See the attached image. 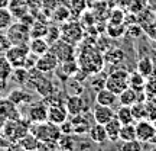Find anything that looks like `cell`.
<instances>
[{"instance_id":"obj_1","label":"cell","mask_w":156,"mask_h":151,"mask_svg":"<svg viewBox=\"0 0 156 151\" xmlns=\"http://www.w3.org/2000/svg\"><path fill=\"white\" fill-rule=\"evenodd\" d=\"M29 132L34 134L41 141V147H45V148H58V140L62 135L59 125H55L49 121L35 123V126L29 129Z\"/></svg>"},{"instance_id":"obj_2","label":"cell","mask_w":156,"mask_h":151,"mask_svg":"<svg viewBox=\"0 0 156 151\" xmlns=\"http://www.w3.org/2000/svg\"><path fill=\"white\" fill-rule=\"evenodd\" d=\"M104 55L94 47H85L81 50L78 57L80 68L87 74H97L100 73L104 67Z\"/></svg>"},{"instance_id":"obj_3","label":"cell","mask_w":156,"mask_h":151,"mask_svg":"<svg viewBox=\"0 0 156 151\" xmlns=\"http://www.w3.org/2000/svg\"><path fill=\"white\" fill-rule=\"evenodd\" d=\"M2 132L6 140L9 141H19L22 137L29 134V123L23 119H9L3 123Z\"/></svg>"},{"instance_id":"obj_4","label":"cell","mask_w":156,"mask_h":151,"mask_svg":"<svg viewBox=\"0 0 156 151\" xmlns=\"http://www.w3.org/2000/svg\"><path fill=\"white\" fill-rule=\"evenodd\" d=\"M129 71L124 68L113 70L112 73L106 77V89L112 90L117 96L122 93L124 89L129 87Z\"/></svg>"},{"instance_id":"obj_5","label":"cell","mask_w":156,"mask_h":151,"mask_svg":"<svg viewBox=\"0 0 156 151\" xmlns=\"http://www.w3.org/2000/svg\"><path fill=\"white\" fill-rule=\"evenodd\" d=\"M84 38V26L78 21H67L61 26V39L73 45H78Z\"/></svg>"},{"instance_id":"obj_6","label":"cell","mask_w":156,"mask_h":151,"mask_svg":"<svg viewBox=\"0 0 156 151\" xmlns=\"http://www.w3.org/2000/svg\"><path fill=\"white\" fill-rule=\"evenodd\" d=\"M29 52V45L28 44H12V47L5 52V57L9 60L13 68L25 67V62L28 58Z\"/></svg>"},{"instance_id":"obj_7","label":"cell","mask_w":156,"mask_h":151,"mask_svg":"<svg viewBox=\"0 0 156 151\" xmlns=\"http://www.w3.org/2000/svg\"><path fill=\"white\" fill-rule=\"evenodd\" d=\"M7 36L12 41V44H29L30 41V26L23 23L22 21L13 22L7 28Z\"/></svg>"},{"instance_id":"obj_8","label":"cell","mask_w":156,"mask_h":151,"mask_svg":"<svg viewBox=\"0 0 156 151\" xmlns=\"http://www.w3.org/2000/svg\"><path fill=\"white\" fill-rule=\"evenodd\" d=\"M74 47L75 45L69 44L67 41H64V39H56L54 44H51V48L49 50L58 57V60L59 62L62 61H67V60H71V58H75L74 54H75V50H74Z\"/></svg>"},{"instance_id":"obj_9","label":"cell","mask_w":156,"mask_h":151,"mask_svg":"<svg viewBox=\"0 0 156 151\" xmlns=\"http://www.w3.org/2000/svg\"><path fill=\"white\" fill-rule=\"evenodd\" d=\"M28 119L30 123H41L48 121V105L45 102H32L28 111Z\"/></svg>"},{"instance_id":"obj_10","label":"cell","mask_w":156,"mask_h":151,"mask_svg":"<svg viewBox=\"0 0 156 151\" xmlns=\"http://www.w3.org/2000/svg\"><path fill=\"white\" fill-rule=\"evenodd\" d=\"M61 62L58 60V57L52 52V51H48V52H45L44 55H41L38 58V62H36V68H38L41 73H51V71H54L56 70V67L59 66Z\"/></svg>"},{"instance_id":"obj_11","label":"cell","mask_w":156,"mask_h":151,"mask_svg":"<svg viewBox=\"0 0 156 151\" xmlns=\"http://www.w3.org/2000/svg\"><path fill=\"white\" fill-rule=\"evenodd\" d=\"M136 125V138L140 142H149L153 138V135L156 134V126L149 121L145 119H139Z\"/></svg>"},{"instance_id":"obj_12","label":"cell","mask_w":156,"mask_h":151,"mask_svg":"<svg viewBox=\"0 0 156 151\" xmlns=\"http://www.w3.org/2000/svg\"><path fill=\"white\" fill-rule=\"evenodd\" d=\"M69 116L67 108L64 103H56V105H49L48 106V121L55 125H61L65 122Z\"/></svg>"},{"instance_id":"obj_13","label":"cell","mask_w":156,"mask_h":151,"mask_svg":"<svg viewBox=\"0 0 156 151\" xmlns=\"http://www.w3.org/2000/svg\"><path fill=\"white\" fill-rule=\"evenodd\" d=\"M65 108H67L69 116H75V115H81L87 111L85 102L80 95H69L65 99Z\"/></svg>"},{"instance_id":"obj_14","label":"cell","mask_w":156,"mask_h":151,"mask_svg":"<svg viewBox=\"0 0 156 151\" xmlns=\"http://www.w3.org/2000/svg\"><path fill=\"white\" fill-rule=\"evenodd\" d=\"M20 118V112L17 111V106L10 102L7 97L0 99V121L6 122L9 119H19Z\"/></svg>"},{"instance_id":"obj_15","label":"cell","mask_w":156,"mask_h":151,"mask_svg":"<svg viewBox=\"0 0 156 151\" xmlns=\"http://www.w3.org/2000/svg\"><path fill=\"white\" fill-rule=\"evenodd\" d=\"M116 116V112L113 111L112 106H104V105H95L93 109V118L97 123H103L106 125L108 121H112Z\"/></svg>"},{"instance_id":"obj_16","label":"cell","mask_w":156,"mask_h":151,"mask_svg":"<svg viewBox=\"0 0 156 151\" xmlns=\"http://www.w3.org/2000/svg\"><path fill=\"white\" fill-rule=\"evenodd\" d=\"M29 50L30 52H34L36 55H44L45 52H48L51 48V44L48 42V39L45 36H36V38H30L29 41Z\"/></svg>"},{"instance_id":"obj_17","label":"cell","mask_w":156,"mask_h":151,"mask_svg":"<svg viewBox=\"0 0 156 151\" xmlns=\"http://www.w3.org/2000/svg\"><path fill=\"white\" fill-rule=\"evenodd\" d=\"M7 99L10 102H13L16 106H20V105H30L34 102V97L30 93H28L26 90L23 89H15L10 92V95L7 96Z\"/></svg>"},{"instance_id":"obj_18","label":"cell","mask_w":156,"mask_h":151,"mask_svg":"<svg viewBox=\"0 0 156 151\" xmlns=\"http://www.w3.org/2000/svg\"><path fill=\"white\" fill-rule=\"evenodd\" d=\"M95 102L98 103V105H104V106H114L117 105V102H119V96L116 93H113L112 90L108 89H101L97 92V95H95Z\"/></svg>"},{"instance_id":"obj_19","label":"cell","mask_w":156,"mask_h":151,"mask_svg":"<svg viewBox=\"0 0 156 151\" xmlns=\"http://www.w3.org/2000/svg\"><path fill=\"white\" fill-rule=\"evenodd\" d=\"M71 122H73L74 134H77V135L88 134L90 128H91L88 119H87V116H85L84 113H81V115H75V116H71Z\"/></svg>"},{"instance_id":"obj_20","label":"cell","mask_w":156,"mask_h":151,"mask_svg":"<svg viewBox=\"0 0 156 151\" xmlns=\"http://www.w3.org/2000/svg\"><path fill=\"white\" fill-rule=\"evenodd\" d=\"M7 7H9L13 19H16V21L22 19L25 15L29 13V6L26 5L25 0H10V3H9Z\"/></svg>"},{"instance_id":"obj_21","label":"cell","mask_w":156,"mask_h":151,"mask_svg":"<svg viewBox=\"0 0 156 151\" xmlns=\"http://www.w3.org/2000/svg\"><path fill=\"white\" fill-rule=\"evenodd\" d=\"M88 135H90V140L93 141V142H95V144H103V142L108 141L106 126L103 123L95 122L94 125H91V128L88 131Z\"/></svg>"},{"instance_id":"obj_22","label":"cell","mask_w":156,"mask_h":151,"mask_svg":"<svg viewBox=\"0 0 156 151\" xmlns=\"http://www.w3.org/2000/svg\"><path fill=\"white\" fill-rule=\"evenodd\" d=\"M104 126H106L107 138H108V141L116 142V141L120 140V129H122V122H120V121H119L116 116L113 118L112 121H108V122H107Z\"/></svg>"},{"instance_id":"obj_23","label":"cell","mask_w":156,"mask_h":151,"mask_svg":"<svg viewBox=\"0 0 156 151\" xmlns=\"http://www.w3.org/2000/svg\"><path fill=\"white\" fill-rule=\"evenodd\" d=\"M136 102H139V92H136L129 86L127 89H124L119 95V103L124 106H133Z\"/></svg>"},{"instance_id":"obj_24","label":"cell","mask_w":156,"mask_h":151,"mask_svg":"<svg viewBox=\"0 0 156 151\" xmlns=\"http://www.w3.org/2000/svg\"><path fill=\"white\" fill-rule=\"evenodd\" d=\"M140 74H143L146 78L152 77L153 74H155L156 68H155V62L152 58L149 57H143V58H140L139 61H137V68H136Z\"/></svg>"},{"instance_id":"obj_25","label":"cell","mask_w":156,"mask_h":151,"mask_svg":"<svg viewBox=\"0 0 156 151\" xmlns=\"http://www.w3.org/2000/svg\"><path fill=\"white\" fill-rule=\"evenodd\" d=\"M146 81H147V78H146L143 74H140L137 70L129 74V86H130L132 89H134L136 92H139V93L145 92Z\"/></svg>"},{"instance_id":"obj_26","label":"cell","mask_w":156,"mask_h":151,"mask_svg":"<svg viewBox=\"0 0 156 151\" xmlns=\"http://www.w3.org/2000/svg\"><path fill=\"white\" fill-rule=\"evenodd\" d=\"M17 142H19V147L23 150H38V148H41V141L30 132L22 137Z\"/></svg>"},{"instance_id":"obj_27","label":"cell","mask_w":156,"mask_h":151,"mask_svg":"<svg viewBox=\"0 0 156 151\" xmlns=\"http://www.w3.org/2000/svg\"><path fill=\"white\" fill-rule=\"evenodd\" d=\"M116 118L122 122V125H126V123H134V116H133V112H132V106H122L119 108L116 111Z\"/></svg>"},{"instance_id":"obj_28","label":"cell","mask_w":156,"mask_h":151,"mask_svg":"<svg viewBox=\"0 0 156 151\" xmlns=\"http://www.w3.org/2000/svg\"><path fill=\"white\" fill-rule=\"evenodd\" d=\"M124 58H126V54H124L123 50H120V48H110V50L104 54V61H106L107 64H113V66L122 62Z\"/></svg>"},{"instance_id":"obj_29","label":"cell","mask_w":156,"mask_h":151,"mask_svg":"<svg viewBox=\"0 0 156 151\" xmlns=\"http://www.w3.org/2000/svg\"><path fill=\"white\" fill-rule=\"evenodd\" d=\"M52 17H54V21H56V23H64L69 21L73 15H71V10H69V7L68 6H64V5H59L56 7L55 10L52 12Z\"/></svg>"},{"instance_id":"obj_30","label":"cell","mask_w":156,"mask_h":151,"mask_svg":"<svg viewBox=\"0 0 156 151\" xmlns=\"http://www.w3.org/2000/svg\"><path fill=\"white\" fill-rule=\"evenodd\" d=\"M106 32L110 38H120L127 32V25L126 23H107Z\"/></svg>"},{"instance_id":"obj_31","label":"cell","mask_w":156,"mask_h":151,"mask_svg":"<svg viewBox=\"0 0 156 151\" xmlns=\"http://www.w3.org/2000/svg\"><path fill=\"white\" fill-rule=\"evenodd\" d=\"M136 16H137V23L145 28L146 25H149V23L153 22L156 19V13H155V10L149 9V6H146L143 10H140L139 13H136Z\"/></svg>"},{"instance_id":"obj_32","label":"cell","mask_w":156,"mask_h":151,"mask_svg":"<svg viewBox=\"0 0 156 151\" xmlns=\"http://www.w3.org/2000/svg\"><path fill=\"white\" fill-rule=\"evenodd\" d=\"M68 7L71 10V15L73 17H77V16H81L84 12L87 10V0H69L68 2Z\"/></svg>"},{"instance_id":"obj_33","label":"cell","mask_w":156,"mask_h":151,"mask_svg":"<svg viewBox=\"0 0 156 151\" xmlns=\"http://www.w3.org/2000/svg\"><path fill=\"white\" fill-rule=\"evenodd\" d=\"M61 70L64 71L65 76H68V77L77 76V73L80 71V64H78V60L71 58V60H67V61H62L61 62Z\"/></svg>"},{"instance_id":"obj_34","label":"cell","mask_w":156,"mask_h":151,"mask_svg":"<svg viewBox=\"0 0 156 151\" xmlns=\"http://www.w3.org/2000/svg\"><path fill=\"white\" fill-rule=\"evenodd\" d=\"M136 138V125L134 123H126L122 125L120 129V141H132Z\"/></svg>"},{"instance_id":"obj_35","label":"cell","mask_w":156,"mask_h":151,"mask_svg":"<svg viewBox=\"0 0 156 151\" xmlns=\"http://www.w3.org/2000/svg\"><path fill=\"white\" fill-rule=\"evenodd\" d=\"M13 23V16H12L9 7H0V32L7 31V28Z\"/></svg>"},{"instance_id":"obj_36","label":"cell","mask_w":156,"mask_h":151,"mask_svg":"<svg viewBox=\"0 0 156 151\" xmlns=\"http://www.w3.org/2000/svg\"><path fill=\"white\" fill-rule=\"evenodd\" d=\"M107 21L110 23H126V10L113 6Z\"/></svg>"},{"instance_id":"obj_37","label":"cell","mask_w":156,"mask_h":151,"mask_svg":"<svg viewBox=\"0 0 156 151\" xmlns=\"http://www.w3.org/2000/svg\"><path fill=\"white\" fill-rule=\"evenodd\" d=\"M13 74V67L5 55H0V78L9 80Z\"/></svg>"},{"instance_id":"obj_38","label":"cell","mask_w":156,"mask_h":151,"mask_svg":"<svg viewBox=\"0 0 156 151\" xmlns=\"http://www.w3.org/2000/svg\"><path fill=\"white\" fill-rule=\"evenodd\" d=\"M12 77L15 78L17 83L26 84L29 81V78H30V70H28V68H25V67L13 68V74H12Z\"/></svg>"},{"instance_id":"obj_39","label":"cell","mask_w":156,"mask_h":151,"mask_svg":"<svg viewBox=\"0 0 156 151\" xmlns=\"http://www.w3.org/2000/svg\"><path fill=\"white\" fill-rule=\"evenodd\" d=\"M48 28H49V26L44 22H34L32 28H30V36H32V38H36V36H46Z\"/></svg>"},{"instance_id":"obj_40","label":"cell","mask_w":156,"mask_h":151,"mask_svg":"<svg viewBox=\"0 0 156 151\" xmlns=\"http://www.w3.org/2000/svg\"><path fill=\"white\" fill-rule=\"evenodd\" d=\"M58 148H61V150H74L75 148V142H74L71 134L61 135V138L58 140Z\"/></svg>"},{"instance_id":"obj_41","label":"cell","mask_w":156,"mask_h":151,"mask_svg":"<svg viewBox=\"0 0 156 151\" xmlns=\"http://www.w3.org/2000/svg\"><path fill=\"white\" fill-rule=\"evenodd\" d=\"M132 112H133V116L136 121H139L142 118L147 116V111H146V108L143 103H140V102H136L133 106H132Z\"/></svg>"},{"instance_id":"obj_42","label":"cell","mask_w":156,"mask_h":151,"mask_svg":"<svg viewBox=\"0 0 156 151\" xmlns=\"http://www.w3.org/2000/svg\"><path fill=\"white\" fill-rule=\"evenodd\" d=\"M120 150H123V151H140L142 150V142H140L139 140L123 141Z\"/></svg>"},{"instance_id":"obj_43","label":"cell","mask_w":156,"mask_h":151,"mask_svg":"<svg viewBox=\"0 0 156 151\" xmlns=\"http://www.w3.org/2000/svg\"><path fill=\"white\" fill-rule=\"evenodd\" d=\"M145 92L147 93L149 96L152 97H156V76L153 77H149L147 81H146V87H145Z\"/></svg>"},{"instance_id":"obj_44","label":"cell","mask_w":156,"mask_h":151,"mask_svg":"<svg viewBox=\"0 0 156 151\" xmlns=\"http://www.w3.org/2000/svg\"><path fill=\"white\" fill-rule=\"evenodd\" d=\"M142 32H145V31H143V26L139 23H130L127 26V34L132 35L133 38H139Z\"/></svg>"},{"instance_id":"obj_45","label":"cell","mask_w":156,"mask_h":151,"mask_svg":"<svg viewBox=\"0 0 156 151\" xmlns=\"http://www.w3.org/2000/svg\"><path fill=\"white\" fill-rule=\"evenodd\" d=\"M146 2L145 0H132V5H130V9L129 12L130 13H139L140 10H143L146 7Z\"/></svg>"},{"instance_id":"obj_46","label":"cell","mask_w":156,"mask_h":151,"mask_svg":"<svg viewBox=\"0 0 156 151\" xmlns=\"http://www.w3.org/2000/svg\"><path fill=\"white\" fill-rule=\"evenodd\" d=\"M12 47V41L7 34H0V52H6Z\"/></svg>"},{"instance_id":"obj_47","label":"cell","mask_w":156,"mask_h":151,"mask_svg":"<svg viewBox=\"0 0 156 151\" xmlns=\"http://www.w3.org/2000/svg\"><path fill=\"white\" fill-rule=\"evenodd\" d=\"M143 31L147 34V36H149L151 39L156 41V19L153 21V22L149 23V25H146L145 28H143Z\"/></svg>"},{"instance_id":"obj_48","label":"cell","mask_w":156,"mask_h":151,"mask_svg":"<svg viewBox=\"0 0 156 151\" xmlns=\"http://www.w3.org/2000/svg\"><path fill=\"white\" fill-rule=\"evenodd\" d=\"M91 87L95 90V92H98V90L104 89L106 87V77H94L93 78V81H91Z\"/></svg>"},{"instance_id":"obj_49","label":"cell","mask_w":156,"mask_h":151,"mask_svg":"<svg viewBox=\"0 0 156 151\" xmlns=\"http://www.w3.org/2000/svg\"><path fill=\"white\" fill-rule=\"evenodd\" d=\"M58 6H59L58 0H42V9H44L45 12H48V10L54 12Z\"/></svg>"},{"instance_id":"obj_50","label":"cell","mask_w":156,"mask_h":151,"mask_svg":"<svg viewBox=\"0 0 156 151\" xmlns=\"http://www.w3.org/2000/svg\"><path fill=\"white\" fill-rule=\"evenodd\" d=\"M59 129H61L62 134H74V128H73V122H71V119H67L65 122H62L59 125Z\"/></svg>"},{"instance_id":"obj_51","label":"cell","mask_w":156,"mask_h":151,"mask_svg":"<svg viewBox=\"0 0 156 151\" xmlns=\"http://www.w3.org/2000/svg\"><path fill=\"white\" fill-rule=\"evenodd\" d=\"M130 5H132V0H116V3H114L116 7H120V9H123L126 12H129Z\"/></svg>"},{"instance_id":"obj_52","label":"cell","mask_w":156,"mask_h":151,"mask_svg":"<svg viewBox=\"0 0 156 151\" xmlns=\"http://www.w3.org/2000/svg\"><path fill=\"white\" fill-rule=\"evenodd\" d=\"M26 5L29 6V9H38L42 7V0H25Z\"/></svg>"},{"instance_id":"obj_53","label":"cell","mask_w":156,"mask_h":151,"mask_svg":"<svg viewBox=\"0 0 156 151\" xmlns=\"http://www.w3.org/2000/svg\"><path fill=\"white\" fill-rule=\"evenodd\" d=\"M7 81H9V80H3V78H0V93H3V92L7 89Z\"/></svg>"},{"instance_id":"obj_54","label":"cell","mask_w":156,"mask_h":151,"mask_svg":"<svg viewBox=\"0 0 156 151\" xmlns=\"http://www.w3.org/2000/svg\"><path fill=\"white\" fill-rule=\"evenodd\" d=\"M10 3V0H0V7H7Z\"/></svg>"},{"instance_id":"obj_55","label":"cell","mask_w":156,"mask_h":151,"mask_svg":"<svg viewBox=\"0 0 156 151\" xmlns=\"http://www.w3.org/2000/svg\"><path fill=\"white\" fill-rule=\"evenodd\" d=\"M104 2H106V3H108V5L112 6V7L114 6V3H116V0H104Z\"/></svg>"},{"instance_id":"obj_56","label":"cell","mask_w":156,"mask_h":151,"mask_svg":"<svg viewBox=\"0 0 156 151\" xmlns=\"http://www.w3.org/2000/svg\"><path fill=\"white\" fill-rule=\"evenodd\" d=\"M155 13H156V9H155Z\"/></svg>"}]
</instances>
